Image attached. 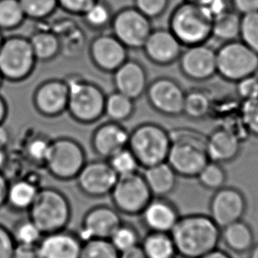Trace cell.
Returning a JSON list of instances; mask_svg holds the SVG:
<instances>
[{
	"instance_id": "cell-1",
	"label": "cell",
	"mask_w": 258,
	"mask_h": 258,
	"mask_svg": "<svg viewBox=\"0 0 258 258\" xmlns=\"http://www.w3.org/2000/svg\"><path fill=\"white\" fill-rule=\"evenodd\" d=\"M170 234L181 258H199L218 248L220 241V227L203 213L181 216Z\"/></svg>"
},
{
	"instance_id": "cell-2",
	"label": "cell",
	"mask_w": 258,
	"mask_h": 258,
	"mask_svg": "<svg viewBox=\"0 0 258 258\" xmlns=\"http://www.w3.org/2000/svg\"><path fill=\"white\" fill-rule=\"evenodd\" d=\"M167 162L178 176L196 178L210 161L206 137L191 129L174 130Z\"/></svg>"
},
{
	"instance_id": "cell-3",
	"label": "cell",
	"mask_w": 258,
	"mask_h": 258,
	"mask_svg": "<svg viewBox=\"0 0 258 258\" xmlns=\"http://www.w3.org/2000/svg\"><path fill=\"white\" fill-rule=\"evenodd\" d=\"M64 81L68 86L67 111L74 121L92 124L104 115L106 94L100 86L79 74H71Z\"/></svg>"
},
{
	"instance_id": "cell-4",
	"label": "cell",
	"mask_w": 258,
	"mask_h": 258,
	"mask_svg": "<svg viewBox=\"0 0 258 258\" xmlns=\"http://www.w3.org/2000/svg\"><path fill=\"white\" fill-rule=\"evenodd\" d=\"M28 218L43 234L67 229L72 219V206L63 192L56 188H39L28 209Z\"/></svg>"
},
{
	"instance_id": "cell-5",
	"label": "cell",
	"mask_w": 258,
	"mask_h": 258,
	"mask_svg": "<svg viewBox=\"0 0 258 258\" xmlns=\"http://www.w3.org/2000/svg\"><path fill=\"white\" fill-rule=\"evenodd\" d=\"M213 20L197 4L182 1L174 7L168 28L183 47L207 43L212 37Z\"/></svg>"
},
{
	"instance_id": "cell-6",
	"label": "cell",
	"mask_w": 258,
	"mask_h": 258,
	"mask_svg": "<svg viewBox=\"0 0 258 258\" xmlns=\"http://www.w3.org/2000/svg\"><path fill=\"white\" fill-rule=\"evenodd\" d=\"M170 147V134L157 123L144 122L130 133L128 147L142 168L167 161Z\"/></svg>"
},
{
	"instance_id": "cell-7",
	"label": "cell",
	"mask_w": 258,
	"mask_h": 258,
	"mask_svg": "<svg viewBox=\"0 0 258 258\" xmlns=\"http://www.w3.org/2000/svg\"><path fill=\"white\" fill-rule=\"evenodd\" d=\"M37 60L28 37L21 35L5 37L0 47V73L5 81L21 82L31 76Z\"/></svg>"
},
{
	"instance_id": "cell-8",
	"label": "cell",
	"mask_w": 258,
	"mask_h": 258,
	"mask_svg": "<svg viewBox=\"0 0 258 258\" xmlns=\"http://www.w3.org/2000/svg\"><path fill=\"white\" fill-rule=\"evenodd\" d=\"M217 74L225 81L236 83L258 72V54L241 42L222 43L216 49Z\"/></svg>"
},
{
	"instance_id": "cell-9",
	"label": "cell",
	"mask_w": 258,
	"mask_h": 258,
	"mask_svg": "<svg viewBox=\"0 0 258 258\" xmlns=\"http://www.w3.org/2000/svg\"><path fill=\"white\" fill-rule=\"evenodd\" d=\"M87 163L84 147L77 140L61 137L51 141L49 156L44 167L53 177L59 181H71Z\"/></svg>"
},
{
	"instance_id": "cell-10",
	"label": "cell",
	"mask_w": 258,
	"mask_h": 258,
	"mask_svg": "<svg viewBox=\"0 0 258 258\" xmlns=\"http://www.w3.org/2000/svg\"><path fill=\"white\" fill-rule=\"evenodd\" d=\"M109 195L115 209L128 216H139L154 197L139 172L118 176Z\"/></svg>"
},
{
	"instance_id": "cell-11",
	"label": "cell",
	"mask_w": 258,
	"mask_h": 258,
	"mask_svg": "<svg viewBox=\"0 0 258 258\" xmlns=\"http://www.w3.org/2000/svg\"><path fill=\"white\" fill-rule=\"evenodd\" d=\"M111 34L128 49H142L154 29L152 21L134 7H123L115 12Z\"/></svg>"
},
{
	"instance_id": "cell-12",
	"label": "cell",
	"mask_w": 258,
	"mask_h": 258,
	"mask_svg": "<svg viewBox=\"0 0 258 258\" xmlns=\"http://www.w3.org/2000/svg\"><path fill=\"white\" fill-rule=\"evenodd\" d=\"M186 92L171 78L160 77L149 83L146 95L147 101L161 115L176 117L182 115Z\"/></svg>"
},
{
	"instance_id": "cell-13",
	"label": "cell",
	"mask_w": 258,
	"mask_h": 258,
	"mask_svg": "<svg viewBox=\"0 0 258 258\" xmlns=\"http://www.w3.org/2000/svg\"><path fill=\"white\" fill-rule=\"evenodd\" d=\"M115 174L107 160L87 161L76 177L79 189L90 198H103L109 195L117 181Z\"/></svg>"
},
{
	"instance_id": "cell-14",
	"label": "cell",
	"mask_w": 258,
	"mask_h": 258,
	"mask_svg": "<svg viewBox=\"0 0 258 258\" xmlns=\"http://www.w3.org/2000/svg\"><path fill=\"white\" fill-rule=\"evenodd\" d=\"M181 74L190 81H209L217 74L216 49L203 43L185 47L178 59Z\"/></svg>"
},
{
	"instance_id": "cell-15",
	"label": "cell",
	"mask_w": 258,
	"mask_h": 258,
	"mask_svg": "<svg viewBox=\"0 0 258 258\" xmlns=\"http://www.w3.org/2000/svg\"><path fill=\"white\" fill-rule=\"evenodd\" d=\"M128 50L111 33L96 35L88 46L92 63L98 70L106 74H113L129 58Z\"/></svg>"
},
{
	"instance_id": "cell-16",
	"label": "cell",
	"mask_w": 258,
	"mask_h": 258,
	"mask_svg": "<svg viewBox=\"0 0 258 258\" xmlns=\"http://www.w3.org/2000/svg\"><path fill=\"white\" fill-rule=\"evenodd\" d=\"M122 222L121 213L114 206H93L85 213L80 229L76 233L83 242L93 239L108 240Z\"/></svg>"
},
{
	"instance_id": "cell-17",
	"label": "cell",
	"mask_w": 258,
	"mask_h": 258,
	"mask_svg": "<svg viewBox=\"0 0 258 258\" xmlns=\"http://www.w3.org/2000/svg\"><path fill=\"white\" fill-rule=\"evenodd\" d=\"M247 209L243 193L234 187L224 186L215 190L209 205V216L220 229L241 220Z\"/></svg>"
},
{
	"instance_id": "cell-18",
	"label": "cell",
	"mask_w": 258,
	"mask_h": 258,
	"mask_svg": "<svg viewBox=\"0 0 258 258\" xmlns=\"http://www.w3.org/2000/svg\"><path fill=\"white\" fill-rule=\"evenodd\" d=\"M68 94V86L64 80H47L35 88L33 104L42 116L57 117L67 110Z\"/></svg>"
},
{
	"instance_id": "cell-19",
	"label": "cell",
	"mask_w": 258,
	"mask_h": 258,
	"mask_svg": "<svg viewBox=\"0 0 258 258\" xmlns=\"http://www.w3.org/2000/svg\"><path fill=\"white\" fill-rule=\"evenodd\" d=\"M183 48L169 28H154L142 49L150 62L168 67L178 61Z\"/></svg>"
},
{
	"instance_id": "cell-20",
	"label": "cell",
	"mask_w": 258,
	"mask_h": 258,
	"mask_svg": "<svg viewBox=\"0 0 258 258\" xmlns=\"http://www.w3.org/2000/svg\"><path fill=\"white\" fill-rule=\"evenodd\" d=\"M139 216L148 232L169 234L181 218L177 206L167 197H153Z\"/></svg>"
},
{
	"instance_id": "cell-21",
	"label": "cell",
	"mask_w": 258,
	"mask_h": 258,
	"mask_svg": "<svg viewBox=\"0 0 258 258\" xmlns=\"http://www.w3.org/2000/svg\"><path fill=\"white\" fill-rule=\"evenodd\" d=\"M129 137L128 130L122 123L108 121L94 130L91 137V147L101 159L108 160L128 147Z\"/></svg>"
},
{
	"instance_id": "cell-22",
	"label": "cell",
	"mask_w": 258,
	"mask_h": 258,
	"mask_svg": "<svg viewBox=\"0 0 258 258\" xmlns=\"http://www.w3.org/2000/svg\"><path fill=\"white\" fill-rule=\"evenodd\" d=\"M112 74L115 91L134 101L146 94L149 85L148 75L146 67L140 61L128 58Z\"/></svg>"
},
{
	"instance_id": "cell-23",
	"label": "cell",
	"mask_w": 258,
	"mask_h": 258,
	"mask_svg": "<svg viewBox=\"0 0 258 258\" xmlns=\"http://www.w3.org/2000/svg\"><path fill=\"white\" fill-rule=\"evenodd\" d=\"M83 243L76 232L63 229L44 234L37 246L42 258H80Z\"/></svg>"
},
{
	"instance_id": "cell-24",
	"label": "cell",
	"mask_w": 258,
	"mask_h": 258,
	"mask_svg": "<svg viewBox=\"0 0 258 258\" xmlns=\"http://www.w3.org/2000/svg\"><path fill=\"white\" fill-rule=\"evenodd\" d=\"M241 140L231 130L220 128L206 137V151L210 161L220 164L234 161L241 152Z\"/></svg>"
},
{
	"instance_id": "cell-25",
	"label": "cell",
	"mask_w": 258,
	"mask_h": 258,
	"mask_svg": "<svg viewBox=\"0 0 258 258\" xmlns=\"http://www.w3.org/2000/svg\"><path fill=\"white\" fill-rule=\"evenodd\" d=\"M144 169V178L154 197H168L174 191L178 175L167 161Z\"/></svg>"
},
{
	"instance_id": "cell-26",
	"label": "cell",
	"mask_w": 258,
	"mask_h": 258,
	"mask_svg": "<svg viewBox=\"0 0 258 258\" xmlns=\"http://www.w3.org/2000/svg\"><path fill=\"white\" fill-rule=\"evenodd\" d=\"M28 39L37 62H50L61 54L59 36L52 29H38L34 32Z\"/></svg>"
},
{
	"instance_id": "cell-27",
	"label": "cell",
	"mask_w": 258,
	"mask_h": 258,
	"mask_svg": "<svg viewBox=\"0 0 258 258\" xmlns=\"http://www.w3.org/2000/svg\"><path fill=\"white\" fill-rule=\"evenodd\" d=\"M220 241L232 251L243 253L251 248L254 234L248 224L238 220L220 229Z\"/></svg>"
},
{
	"instance_id": "cell-28",
	"label": "cell",
	"mask_w": 258,
	"mask_h": 258,
	"mask_svg": "<svg viewBox=\"0 0 258 258\" xmlns=\"http://www.w3.org/2000/svg\"><path fill=\"white\" fill-rule=\"evenodd\" d=\"M140 247L147 258H174L177 255L169 233L148 232L141 239Z\"/></svg>"
},
{
	"instance_id": "cell-29",
	"label": "cell",
	"mask_w": 258,
	"mask_h": 258,
	"mask_svg": "<svg viewBox=\"0 0 258 258\" xmlns=\"http://www.w3.org/2000/svg\"><path fill=\"white\" fill-rule=\"evenodd\" d=\"M241 14L231 9L213 21L212 37L222 43L233 42L240 38Z\"/></svg>"
},
{
	"instance_id": "cell-30",
	"label": "cell",
	"mask_w": 258,
	"mask_h": 258,
	"mask_svg": "<svg viewBox=\"0 0 258 258\" xmlns=\"http://www.w3.org/2000/svg\"><path fill=\"white\" fill-rule=\"evenodd\" d=\"M115 12L106 0H96L82 14L83 23L92 31L103 32L110 28Z\"/></svg>"
},
{
	"instance_id": "cell-31",
	"label": "cell",
	"mask_w": 258,
	"mask_h": 258,
	"mask_svg": "<svg viewBox=\"0 0 258 258\" xmlns=\"http://www.w3.org/2000/svg\"><path fill=\"white\" fill-rule=\"evenodd\" d=\"M135 112V101L124 94L114 91L106 95L104 115L108 121L122 122L129 120Z\"/></svg>"
},
{
	"instance_id": "cell-32",
	"label": "cell",
	"mask_w": 258,
	"mask_h": 258,
	"mask_svg": "<svg viewBox=\"0 0 258 258\" xmlns=\"http://www.w3.org/2000/svg\"><path fill=\"white\" fill-rule=\"evenodd\" d=\"M39 188L28 180H19L9 185L7 204L15 211H28L35 201Z\"/></svg>"
},
{
	"instance_id": "cell-33",
	"label": "cell",
	"mask_w": 258,
	"mask_h": 258,
	"mask_svg": "<svg viewBox=\"0 0 258 258\" xmlns=\"http://www.w3.org/2000/svg\"><path fill=\"white\" fill-rule=\"evenodd\" d=\"M211 110L209 95L201 89H191L186 92L183 113L191 120H201L206 117Z\"/></svg>"
},
{
	"instance_id": "cell-34",
	"label": "cell",
	"mask_w": 258,
	"mask_h": 258,
	"mask_svg": "<svg viewBox=\"0 0 258 258\" xmlns=\"http://www.w3.org/2000/svg\"><path fill=\"white\" fill-rule=\"evenodd\" d=\"M27 17L19 0H0V30L11 32L21 28Z\"/></svg>"
},
{
	"instance_id": "cell-35",
	"label": "cell",
	"mask_w": 258,
	"mask_h": 258,
	"mask_svg": "<svg viewBox=\"0 0 258 258\" xmlns=\"http://www.w3.org/2000/svg\"><path fill=\"white\" fill-rule=\"evenodd\" d=\"M196 178L203 188L215 191L226 184L227 172L222 164L209 161Z\"/></svg>"
},
{
	"instance_id": "cell-36",
	"label": "cell",
	"mask_w": 258,
	"mask_h": 258,
	"mask_svg": "<svg viewBox=\"0 0 258 258\" xmlns=\"http://www.w3.org/2000/svg\"><path fill=\"white\" fill-rule=\"evenodd\" d=\"M108 240L115 249L121 253L140 245L141 238L140 232L136 227L132 224L122 221Z\"/></svg>"
},
{
	"instance_id": "cell-37",
	"label": "cell",
	"mask_w": 258,
	"mask_h": 258,
	"mask_svg": "<svg viewBox=\"0 0 258 258\" xmlns=\"http://www.w3.org/2000/svg\"><path fill=\"white\" fill-rule=\"evenodd\" d=\"M27 20L45 21L58 8L57 0H19Z\"/></svg>"
},
{
	"instance_id": "cell-38",
	"label": "cell",
	"mask_w": 258,
	"mask_h": 258,
	"mask_svg": "<svg viewBox=\"0 0 258 258\" xmlns=\"http://www.w3.org/2000/svg\"><path fill=\"white\" fill-rule=\"evenodd\" d=\"M16 245L37 246L44 235L29 218L18 221L11 231Z\"/></svg>"
},
{
	"instance_id": "cell-39",
	"label": "cell",
	"mask_w": 258,
	"mask_h": 258,
	"mask_svg": "<svg viewBox=\"0 0 258 258\" xmlns=\"http://www.w3.org/2000/svg\"><path fill=\"white\" fill-rule=\"evenodd\" d=\"M80 258H119V252L108 239H93L83 243Z\"/></svg>"
},
{
	"instance_id": "cell-40",
	"label": "cell",
	"mask_w": 258,
	"mask_h": 258,
	"mask_svg": "<svg viewBox=\"0 0 258 258\" xmlns=\"http://www.w3.org/2000/svg\"><path fill=\"white\" fill-rule=\"evenodd\" d=\"M107 161L118 176L139 172L140 167L139 161L133 152L130 150L129 147L119 151Z\"/></svg>"
},
{
	"instance_id": "cell-41",
	"label": "cell",
	"mask_w": 258,
	"mask_h": 258,
	"mask_svg": "<svg viewBox=\"0 0 258 258\" xmlns=\"http://www.w3.org/2000/svg\"><path fill=\"white\" fill-rule=\"evenodd\" d=\"M239 40L258 54V12L241 15Z\"/></svg>"
},
{
	"instance_id": "cell-42",
	"label": "cell",
	"mask_w": 258,
	"mask_h": 258,
	"mask_svg": "<svg viewBox=\"0 0 258 258\" xmlns=\"http://www.w3.org/2000/svg\"><path fill=\"white\" fill-rule=\"evenodd\" d=\"M51 141L46 137H35L29 141L27 146V154L30 161L37 165H45L46 160L49 156Z\"/></svg>"
},
{
	"instance_id": "cell-43",
	"label": "cell",
	"mask_w": 258,
	"mask_h": 258,
	"mask_svg": "<svg viewBox=\"0 0 258 258\" xmlns=\"http://www.w3.org/2000/svg\"><path fill=\"white\" fill-rule=\"evenodd\" d=\"M240 112L245 129L258 138V98L242 101Z\"/></svg>"
},
{
	"instance_id": "cell-44",
	"label": "cell",
	"mask_w": 258,
	"mask_h": 258,
	"mask_svg": "<svg viewBox=\"0 0 258 258\" xmlns=\"http://www.w3.org/2000/svg\"><path fill=\"white\" fill-rule=\"evenodd\" d=\"M170 0H133V7L151 21L161 17L168 10Z\"/></svg>"
},
{
	"instance_id": "cell-45",
	"label": "cell",
	"mask_w": 258,
	"mask_h": 258,
	"mask_svg": "<svg viewBox=\"0 0 258 258\" xmlns=\"http://www.w3.org/2000/svg\"><path fill=\"white\" fill-rule=\"evenodd\" d=\"M235 91L241 101L258 98V77L256 74L242 79L235 83Z\"/></svg>"
},
{
	"instance_id": "cell-46",
	"label": "cell",
	"mask_w": 258,
	"mask_h": 258,
	"mask_svg": "<svg viewBox=\"0 0 258 258\" xmlns=\"http://www.w3.org/2000/svg\"><path fill=\"white\" fill-rule=\"evenodd\" d=\"M199 6L202 7L203 10L213 21L224 13L233 9L231 0H205Z\"/></svg>"
},
{
	"instance_id": "cell-47",
	"label": "cell",
	"mask_w": 258,
	"mask_h": 258,
	"mask_svg": "<svg viewBox=\"0 0 258 258\" xmlns=\"http://www.w3.org/2000/svg\"><path fill=\"white\" fill-rule=\"evenodd\" d=\"M96 0H57L58 8L67 14L81 17Z\"/></svg>"
},
{
	"instance_id": "cell-48",
	"label": "cell",
	"mask_w": 258,
	"mask_h": 258,
	"mask_svg": "<svg viewBox=\"0 0 258 258\" xmlns=\"http://www.w3.org/2000/svg\"><path fill=\"white\" fill-rule=\"evenodd\" d=\"M16 244L11 230L0 224V258H12Z\"/></svg>"
},
{
	"instance_id": "cell-49",
	"label": "cell",
	"mask_w": 258,
	"mask_h": 258,
	"mask_svg": "<svg viewBox=\"0 0 258 258\" xmlns=\"http://www.w3.org/2000/svg\"><path fill=\"white\" fill-rule=\"evenodd\" d=\"M233 10L241 15L258 12V0H231Z\"/></svg>"
},
{
	"instance_id": "cell-50",
	"label": "cell",
	"mask_w": 258,
	"mask_h": 258,
	"mask_svg": "<svg viewBox=\"0 0 258 258\" xmlns=\"http://www.w3.org/2000/svg\"><path fill=\"white\" fill-rule=\"evenodd\" d=\"M12 258H42L38 246L16 245Z\"/></svg>"
},
{
	"instance_id": "cell-51",
	"label": "cell",
	"mask_w": 258,
	"mask_h": 258,
	"mask_svg": "<svg viewBox=\"0 0 258 258\" xmlns=\"http://www.w3.org/2000/svg\"><path fill=\"white\" fill-rule=\"evenodd\" d=\"M9 182L5 174L0 170V208L7 204V193L9 188Z\"/></svg>"
},
{
	"instance_id": "cell-52",
	"label": "cell",
	"mask_w": 258,
	"mask_h": 258,
	"mask_svg": "<svg viewBox=\"0 0 258 258\" xmlns=\"http://www.w3.org/2000/svg\"><path fill=\"white\" fill-rule=\"evenodd\" d=\"M119 258H147L140 245L125 251L119 253Z\"/></svg>"
},
{
	"instance_id": "cell-53",
	"label": "cell",
	"mask_w": 258,
	"mask_h": 258,
	"mask_svg": "<svg viewBox=\"0 0 258 258\" xmlns=\"http://www.w3.org/2000/svg\"><path fill=\"white\" fill-rule=\"evenodd\" d=\"M199 258H232L227 252L224 251L220 248H217L213 249V251L207 253L206 255H202Z\"/></svg>"
},
{
	"instance_id": "cell-54",
	"label": "cell",
	"mask_w": 258,
	"mask_h": 258,
	"mask_svg": "<svg viewBox=\"0 0 258 258\" xmlns=\"http://www.w3.org/2000/svg\"><path fill=\"white\" fill-rule=\"evenodd\" d=\"M8 114V107L6 100L0 95V124H3Z\"/></svg>"
},
{
	"instance_id": "cell-55",
	"label": "cell",
	"mask_w": 258,
	"mask_h": 258,
	"mask_svg": "<svg viewBox=\"0 0 258 258\" xmlns=\"http://www.w3.org/2000/svg\"><path fill=\"white\" fill-rule=\"evenodd\" d=\"M9 141V133L3 124H0V147H6Z\"/></svg>"
},
{
	"instance_id": "cell-56",
	"label": "cell",
	"mask_w": 258,
	"mask_h": 258,
	"mask_svg": "<svg viewBox=\"0 0 258 258\" xmlns=\"http://www.w3.org/2000/svg\"><path fill=\"white\" fill-rule=\"evenodd\" d=\"M6 161H7L6 149H5V147H0V170L3 168L4 165L6 163Z\"/></svg>"
},
{
	"instance_id": "cell-57",
	"label": "cell",
	"mask_w": 258,
	"mask_h": 258,
	"mask_svg": "<svg viewBox=\"0 0 258 258\" xmlns=\"http://www.w3.org/2000/svg\"><path fill=\"white\" fill-rule=\"evenodd\" d=\"M249 258H258V244L255 245L254 248H252L251 254Z\"/></svg>"
},
{
	"instance_id": "cell-58",
	"label": "cell",
	"mask_w": 258,
	"mask_h": 258,
	"mask_svg": "<svg viewBox=\"0 0 258 258\" xmlns=\"http://www.w3.org/2000/svg\"><path fill=\"white\" fill-rule=\"evenodd\" d=\"M182 1H184V2H188V3H193L199 5V4L203 3L205 0H182Z\"/></svg>"
},
{
	"instance_id": "cell-59",
	"label": "cell",
	"mask_w": 258,
	"mask_h": 258,
	"mask_svg": "<svg viewBox=\"0 0 258 258\" xmlns=\"http://www.w3.org/2000/svg\"><path fill=\"white\" fill-rule=\"evenodd\" d=\"M4 39H5V36H4L3 32L0 30V47H1L2 43H3Z\"/></svg>"
},
{
	"instance_id": "cell-60",
	"label": "cell",
	"mask_w": 258,
	"mask_h": 258,
	"mask_svg": "<svg viewBox=\"0 0 258 258\" xmlns=\"http://www.w3.org/2000/svg\"><path fill=\"white\" fill-rule=\"evenodd\" d=\"M4 81H5V79H4L3 75L0 73V87L3 85Z\"/></svg>"
},
{
	"instance_id": "cell-61",
	"label": "cell",
	"mask_w": 258,
	"mask_h": 258,
	"mask_svg": "<svg viewBox=\"0 0 258 258\" xmlns=\"http://www.w3.org/2000/svg\"><path fill=\"white\" fill-rule=\"evenodd\" d=\"M174 258H181V257H180V256H179V255H176V256H174Z\"/></svg>"
}]
</instances>
